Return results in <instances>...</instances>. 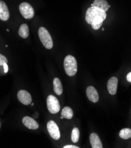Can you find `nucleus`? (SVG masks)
I'll use <instances>...</instances> for the list:
<instances>
[{
	"label": "nucleus",
	"mask_w": 131,
	"mask_h": 148,
	"mask_svg": "<svg viewBox=\"0 0 131 148\" xmlns=\"http://www.w3.org/2000/svg\"><path fill=\"white\" fill-rule=\"evenodd\" d=\"M64 68L69 76H75L78 71V64L75 57L70 55L67 56L64 60Z\"/></svg>",
	"instance_id": "1"
},
{
	"label": "nucleus",
	"mask_w": 131,
	"mask_h": 148,
	"mask_svg": "<svg viewBox=\"0 0 131 148\" xmlns=\"http://www.w3.org/2000/svg\"><path fill=\"white\" fill-rule=\"evenodd\" d=\"M96 17H101L105 20L106 18V13L105 11L99 10L94 6H91L86 11L85 17L86 21L87 23L91 25L94 18Z\"/></svg>",
	"instance_id": "2"
},
{
	"label": "nucleus",
	"mask_w": 131,
	"mask_h": 148,
	"mask_svg": "<svg viewBox=\"0 0 131 148\" xmlns=\"http://www.w3.org/2000/svg\"><path fill=\"white\" fill-rule=\"evenodd\" d=\"M38 36L43 45L47 49L50 50L53 48V42L51 37L46 28L41 27L38 29Z\"/></svg>",
	"instance_id": "3"
},
{
	"label": "nucleus",
	"mask_w": 131,
	"mask_h": 148,
	"mask_svg": "<svg viewBox=\"0 0 131 148\" xmlns=\"http://www.w3.org/2000/svg\"><path fill=\"white\" fill-rule=\"evenodd\" d=\"M47 106L49 111L52 114L57 113L60 110V105L59 100L53 95H49L47 97Z\"/></svg>",
	"instance_id": "4"
},
{
	"label": "nucleus",
	"mask_w": 131,
	"mask_h": 148,
	"mask_svg": "<svg viewBox=\"0 0 131 148\" xmlns=\"http://www.w3.org/2000/svg\"><path fill=\"white\" fill-rule=\"evenodd\" d=\"M19 10L22 16L25 19H31L34 17V9L33 7L28 3H21L19 5Z\"/></svg>",
	"instance_id": "5"
},
{
	"label": "nucleus",
	"mask_w": 131,
	"mask_h": 148,
	"mask_svg": "<svg viewBox=\"0 0 131 148\" xmlns=\"http://www.w3.org/2000/svg\"><path fill=\"white\" fill-rule=\"evenodd\" d=\"M47 130L50 136L54 140H59L60 138V132L59 127L53 121H50L47 124Z\"/></svg>",
	"instance_id": "6"
},
{
	"label": "nucleus",
	"mask_w": 131,
	"mask_h": 148,
	"mask_svg": "<svg viewBox=\"0 0 131 148\" xmlns=\"http://www.w3.org/2000/svg\"><path fill=\"white\" fill-rule=\"evenodd\" d=\"M17 98L22 104L24 105H30L32 101L30 94L24 90H21L18 92Z\"/></svg>",
	"instance_id": "7"
},
{
	"label": "nucleus",
	"mask_w": 131,
	"mask_h": 148,
	"mask_svg": "<svg viewBox=\"0 0 131 148\" xmlns=\"http://www.w3.org/2000/svg\"><path fill=\"white\" fill-rule=\"evenodd\" d=\"M86 95L89 100L93 103H97L99 101V94L93 86H90L87 87L86 89Z\"/></svg>",
	"instance_id": "8"
},
{
	"label": "nucleus",
	"mask_w": 131,
	"mask_h": 148,
	"mask_svg": "<svg viewBox=\"0 0 131 148\" xmlns=\"http://www.w3.org/2000/svg\"><path fill=\"white\" fill-rule=\"evenodd\" d=\"M118 80L116 77H112L108 82L107 87L109 93L112 95H115L117 92Z\"/></svg>",
	"instance_id": "9"
},
{
	"label": "nucleus",
	"mask_w": 131,
	"mask_h": 148,
	"mask_svg": "<svg viewBox=\"0 0 131 148\" xmlns=\"http://www.w3.org/2000/svg\"><path fill=\"white\" fill-rule=\"evenodd\" d=\"M22 122L23 125L29 129L32 130H36L39 127L38 124L37 122L33 118L28 117V116H25L23 118Z\"/></svg>",
	"instance_id": "10"
},
{
	"label": "nucleus",
	"mask_w": 131,
	"mask_h": 148,
	"mask_svg": "<svg viewBox=\"0 0 131 148\" xmlns=\"http://www.w3.org/2000/svg\"><path fill=\"white\" fill-rule=\"evenodd\" d=\"M10 12L7 5L3 1H0V20L6 21L9 19Z\"/></svg>",
	"instance_id": "11"
},
{
	"label": "nucleus",
	"mask_w": 131,
	"mask_h": 148,
	"mask_svg": "<svg viewBox=\"0 0 131 148\" xmlns=\"http://www.w3.org/2000/svg\"><path fill=\"white\" fill-rule=\"evenodd\" d=\"M90 142L93 148L103 147V145L100 139V138L95 133H92L90 135Z\"/></svg>",
	"instance_id": "12"
},
{
	"label": "nucleus",
	"mask_w": 131,
	"mask_h": 148,
	"mask_svg": "<svg viewBox=\"0 0 131 148\" xmlns=\"http://www.w3.org/2000/svg\"><path fill=\"white\" fill-rule=\"evenodd\" d=\"M92 6H94L98 9L105 12H106L110 7V5L108 4L106 0H95L93 3L92 4Z\"/></svg>",
	"instance_id": "13"
},
{
	"label": "nucleus",
	"mask_w": 131,
	"mask_h": 148,
	"mask_svg": "<svg viewBox=\"0 0 131 148\" xmlns=\"http://www.w3.org/2000/svg\"><path fill=\"white\" fill-rule=\"evenodd\" d=\"M53 88L55 93L60 96L63 93V86L60 79L56 77L53 80Z\"/></svg>",
	"instance_id": "14"
},
{
	"label": "nucleus",
	"mask_w": 131,
	"mask_h": 148,
	"mask_svg": "<svg viewBox=\"0 0 131 148\" xmlns=\"http://www.w3.org/2000/svg\"><path fill=\"white\" fill-rule=\"evenodd\" d=\"M19 36L23 38H27L29 35V28L27 24H23L20 25L19 29Z\"/></svg>",
	"instance_id": "15"
},
{
	"label": "nucleus",
	"mask_w": 131,
	"mask_h": 148,
	"mask_svg": "<svg viewBox=\"0 0 131 148\" xmlns=\"http://www.w3.org/2000/svg\"><path fill=\"white\" fill-rule=\"evenodd\" d=\"M61 114L65 119H71L73 117V112L70 107H64L62 110Z\"/></svg>",
	"instance_id": "16"
},
{
	"label": "nucleus",
	"mask_w": 131,
	"mask_h": 148,
	"mask_svg": "<svg viewBox=\"0 0 131 148\" xmlns=\"http://www.w3.org/2000/svg\"><path fill=\"white\" fill-rule=\"evenodd\" d=\"M105 19L101 17H96L94 18L91 25L94 29H99L102 25Z\"/></svg>",
	"instance_id": "17"
},
{
	"label": "nucleus",
	"mask_w": 131,
	"mask_h": 148,
	"mask_svg": "<svg viewBox=\"0 0 131 148\" xmlns=\"http://www.w3.org/2000/svg\"><path fill=\"white\" fill-rule=\"evenodd\" d=\"M119 136L123 139H128L131 138V129L129 128H124L119 132Z\"/></svg>",
	"instance_id": "18"
},
{
	"label": "nucleus",
	"mask_w": 131,
	"mask_h": 148,
	"mask_svg": "<svg viewBox=\"0 0 131 148\" xmlns=\"http://www.w3.org/2000/svg\"><path fill=\"white\" fill-rule=\"evenodd\" d=\"M80 137V132L78 128L75 127L72 130L71 135V139L73 143H77L79 141Z\"/></svg>",
	"instance_id": "19"
},
{
	"label": "nucleus",
	"mask_w": 131,
	"mask_h": 148,
	"mask_svg": "<svg viewBox=\"0 0 131 148\" xmlns=\"http://www.w3.org/2000/svg\"><path fill=\"white\" fill-rule=\"evenodd\" d=\"M8 63V60L7 58L4 56L0 54V66H3L4 63Z\"/></svg>",
	"instance_id": "20"
},
{
	"label": "nucleus",
	"mask_w": 131,
	"mask_h": 148,
	"mask_svg": "<svg viewBox=\"0 0 131 148\" xmlns=\"http://www.w3.org/2000/svg\"><path fill=\"white\" fill-rule=\"evenodd\" d=\"M79 147L78 146H74V145H66L63 147V148H79Z\"/></svg>",
	"instance_id": "21"
},
{
	"label": "nucleus",
	"mask_w": 131,
	"mask_h": 148,
	"mask_svg": "<svg viewBox=\"0 0 131 148\" xmlns=\"http://www.w3.org/2000/svg\"><path fill=\"white\" fill-rule=\"evenodd\" d=\"M3 68H4V73H7L8 72V67L7 63H4V64H3Z\"/></svg>",
	"instance_id": "22"
},
{
	"label": "nucleus",
	"mask_w": 131,
	"mask_h": 148,
	"mask_svg": "<svg viewBox=\"0 0 131 148\" xmlns=\"http://www.w3.org/2000/svg\"><path fill=\"white\" fill-rule=\"evenodd\" d=\"M126 79H127V81H128L129 82L131 83V71L129 72L127 75Z\"/></svg>",
	"instance_id": "23"
},
{
	"label": "nucleus",
	"mask_w": 131,
	"mask_h": 148,
	"mask_svg": "<svg viewBox=\"0 0 131 148\" xmlns=\"http://www.w3.org/2000/svg\"><path fill=\"white\" fill-rule=\"evenodd\" d=\"M0 127H1V124H0Z\"/></svg>",
	"instance_id": "24"
}]
</instances>
